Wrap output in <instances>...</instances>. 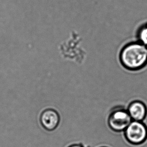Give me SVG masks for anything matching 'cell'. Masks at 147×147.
Here are the masks:
<instances>
[{
	"mask_svg": "<svg viewBox=\"0 0 147 147\" xmlns=\"http://www.w3.org/2000/svg\"><path fill=\"white\" fill-rule=\"evenodd\" d=\"M121 61L129 69H139L147 62V49L140 43L127 45L121 52Z\"/></svg>",
	"mask_w": 147,
	"mask_h": 147,
	"instance_id": "obj_1",
	"label": "cell"
},
{
	"mask_svg": "<svg viewBox=\"0 0 147 147\" xmlns=\"http://www.w3.org/2000/svg\"><path fill=\"white\" fill-rule=\"evenodd\" d=\"M124 134L131 144L141 145L147 140V127L142 121H133L124 131Z\"/></svg>",
	"mask_w": 147,
	"mask_h": 147,
	"instance_id": "obj_2",
	"label": "cell"
},
{
	"mask_svg": "<svg viewBox=\"0 0 147 147\" xmlns=\"http://www.w3.org/2000/svg\"><path fill=\"white\" fill-rule=\"evenodd\" d=\"M133 121L127 110L117 108L111 112L108 118L109 127L115 132L124 131Z\"/></svg>",
	"mask_w": 147,
	"mask_h": 147,
	"instance_id": "obj_3",
	"label": "cell"
},
{
	"mask_svg": "<svg viewBox=\"0 0 147 147\" xmlns=\"http://www.w3.org/2000/svg\"><path fill=\"white\" fill-rule=\"evenodd\" d=\"M39 121L43 129L47 131H53L57 128L60 122L59 113L53 108H47L41 113Z\"/></svg>",
	"mask_w": 147,
	"mask_h": 147,
	"instance_id": "obj_4",
	"label": "cell"
},
{
	"mask_svg": "<svg viewBox=\"0 0 147 147\" xmlns=\"http://www.w3.org/2000/svg\"><path fill=\"white\" fill-rule=\"evenodd\" d=\"M127 111L133 121H143L147 116V107L140 100H135L131 102Z\"/></svg>",
	"mask_w": 147,
	"mask_h": 147,
	"instance_id": "obj_5",
	"label": "cell"
},
{
	"mask_svg": "<svg viewBox=\"0 0 147 147\" xmlns=\"http://www.w3.org/2000/svg\"><path fill=\"white\" fill-rule=\"evenodd\" d=\"M140 38L144 45H147V27H144L140 33Z\"/></svg>",
	"mask_w": 147,
	"mask_h": 147,
	"instance_id": "obj_6",
	"label": "cell"
},
{
	"mask_svg": "<svg viewBox=\"0 0 147 147\" xmlns=\"http://www.w3.org/2000/svg\"><path fill=\"white\" fill-rule=\"evenodd\" d=\"M68 147H84L81 144H73V145H70Z\"/></svg>",
	"mask_w": 147,
	"mask_h": 147,
	"instance_id": "obj_7",
	"label": "cell"
},
{
	"mask_svg": "<svg viewBox=\"0 0 147 147\" xmlns=\"http://www.w3.org/2000/svg\"></svg>",
	"mask_w": 147,
	"mask_h": 147,
	"instance_id": "obj_8",
	"label": "cell"
}]
</instances>
